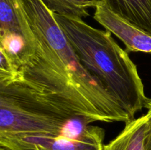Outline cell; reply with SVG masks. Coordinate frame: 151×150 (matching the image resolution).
Returning a JSON list of instances; mask_svg holds the SVG:
<instances>
[{
    "mask_svg": "<svg viewBox=\"0 0 151 150\" xmlns=\"http://www.w3.org/2000/svg\"><path fill=\"white\" fill-rule=\"evenodd\" d=\"M32 35V54L19 69V79L44 99L91 122H125L131 119L81 65L41 0H19Z\"/></svg>",
    "mask_w": 151,
    "mask_h": 150,
    "instance_id": "cell-1",
    "label": "cell"
},
{
    "mask_svg": "<svg viewBox=\"0 0 151 150\" xmlns=\"http://www.w3.org/2000/svg\"><path fill=\"white\" fill-rule=\"evenodd\" d=\"M53 14L81 65L134 119L145 108L148 98L128 52L109 31L93 27L82 19Z\"/></svg>",
    "mask_w": 151,
    "mask_h": 150,
    "instance_id": "cell-2",
    "label": "cell"
},
{
    "mask_svg": "<svg viewBox=\"0 0 151 150\" xmlns=\"http://www.w3.org/2000/svg\"><path fill=\"white\" fill-rule=\"evenodd\" d=\"M48 103L20 79L0 80V137L32 135L45 130Z\"/></svg>",
    "mask_w": 151,
    "mask_h": 150,
    "instance_id": "cell-3",
    "label": "cell"
},
{
    "mask_svg": "<svg viewBox=\"0 0 151 150\" xmlns=\"http://www.w3.org/2000/svg\"><path fill=\"white\" fill-rule=\"evenodd\" d=\"M105 131L89 124L80 133L0 137L12 150H103Z\"/></svg>",
    "mask_w": 151,
    "mask_h": 150,
    "instance_id": "cell-4",
    "label": "cell"
},
{
    "mask_svg": "<svg viewBox=\"0 0 151 150\" xmlns=\"http://www.w3.org/2000/svg\"><path fill=\"white\" fill-rule=\"evenodd\" d=\"M31 42L30 29L19 0H0V48L19 71L32 53Z\"/></svg>",
    "mask_w": 151,
    "mask_h": 150,
    "instance_id": "cell-5",
    "label": "cell"
},
{
    "mask_svg": "<svg viewBox=\"0 0 151 150\" xmlns=\"http://www.w3.org/2000/svg\"><path fill=\"white\" fill-rule=\"evenodd\" d=\"M94 8V19L122 41L128 51L151 53V34L116 14L103 0L97 1Z\"/></svg>",
    "mask_w": 151,
    "mask_h": 150,
    "instance_id": "cell-6",
    "label": "cell"
},
{
    "mask_svg": "<svg viewBox=\"0 0 151 150\" xmlns=\"http://www.w3.org/2000/svg\"><path fill=\"white\" fill-rule=\"evenodd\" d=\"M103 1L119 16L151 34V0Z\"/></svg>",
    "mask_w": 151,
    "mask_h": 150,
    "instance_id": "cell-7",
    "label": "cell"
},
{
    "mask_svg": "<svg viewBox=\"0 0 151 150\" xmlns=\"http://www.w3.org/2000/svg\"><path fill=\"white\" fill-rule=\"evenodd\" d=\"M147 116L134 118L125 123L124 129L103 150H145Z\"/></svg>",
    "mask_w": 151,
    "mask_h": 150,
    "instance_id": "cell-8",
    "label": "cell"
},
{
    "mask_svg": "<svg viewBox=\"0 0 151 150\" xmlns=\"http://www.w3.org/2000/svg\"><path fill=\"white\" fill-rule=\"evenodd\" d=\"M51 12L60 16L84 19L89 16L88 10L95 7L97 0H41Z\"/></svg>",
    "mask_w": 151,
    "mask_h": 150,
    "instance_id": "cell-9",
    "label": "cell"
},
{
    "mask_svg": "<svg viewBox=\"0 0 151 150\" xmlns=\"http://www.w3.org/2000/svg\"><path fill=\"white\" fill-rule=\"evenodd\" d=\"M19 79V71L9 56L0 48V80Z\"/></svg>",
    "mask_w": 151,
    "mask_h": 150,
    "instance_id": "cell-10",
    "label": "cell"
},
{
    "mask_svg": "<svg viewBox=\"0 0 151 150\" xmlns=\"http://www.w3.org/2000/svg\"><path fill=\"white\" fill-rule=\"evenodd\" d=\"M145 108L147 109L145 132V150H151V99H147Z\"/></svg>",
    "mask_w": 151,
    "mask_h": 150,
    "instance_id": "cell-11",
    "label": "cell"
},
{
    "mask_svg": "<svg viewBox=\"0 0 151 150\" xmlns=\"http://www.w3.org/2000/svg\"><path fill=\"white\" fill-rule=\"evenodd\" d=\"M0 150H12V149H10V148H8L7 146H4V144L0 143Z\"/></svg>",
    "mask_w": 151,
    "mask_h": 150,
    "instance_id": "cell-12",
    "label": "cell"
},
{
    "mask_svg": "<svg viewBox=\"0 0 151 150\" xmlns=\"http://www.w3.org/2000/svg\"></svg>",
    "mask_w": 151,
    "mask_h": 150,
    "instance_id": "cell-13",
    "label": "cell"
}]
</instances>
